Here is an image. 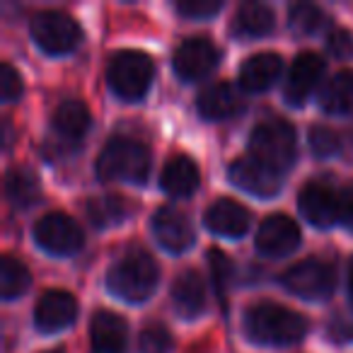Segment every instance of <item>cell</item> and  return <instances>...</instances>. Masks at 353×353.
<instances>
[{
    "label": "cell",
    "mask_w": 353,
    "mask_h": 353,
    "mask_svg": "<svg viewBox=\"0 0 353 353\" xmlns=\"http://www.w3.org/2000/svg\"><path fill=\"white\" fill-rule=\"evenodd\" d=\"M107 285L126 303H141L155 290L157 266L145 252H131L109 269Z\"/></svg>",
    "instance_id": "3"
},
{
    "label": "cell",
    "mask_w": 353,
    "mask_h": 353,
    "mask_svg": "<svg viewBox=\"0 0 353 353\" xmlns=\"http://www.w3.org/2000/svg\"><path fill=\"white\" fill-rule=\"evenodd\" d=\"M288 22L300 34H312L324 25V12L312 3H295L288 10Z\"/></svg>",
    "instance_id": "28"
},
{
    "label": "cell",
    "mask_w": 353,
    "mask_h": 353,
    "mask_svg": "<svg viewBox=\"0 0 353 353\" xmlns=\"http://www.w3.org/2000/svg\"><path fill=\"white\" fill-rule=\"evenodd\" d=\"M92 353H123L126 348V322L109 310H99L90 322Z\"/></svg>",
    "instance_id": "17"
},
{
    "label": "cell",
    "mask_w": 353,
    "mask_h": 353,
    "mask_svg": "<svg viewBox=\"0 0 353 353\" xmlns=\"http://www.w3.org/2000/svg\"><path fill=\"white\" fill-rule=\"evenodd\" d=\"M319 104L324 112L334 117H348L353 114V70H341L336 73L319 94Z\"/></svg>",
    "instance_id": "23"
},
{
    "label": "cell",
    "mask_w": 353,
    "mask_h": 353,
    "mask_svg": "<svg viewBox=\"0 0 353 353\" xmlns=\"http://www.w3.org/2000/svg\"><path fill=\"white\" fill-rule=\"evenodd\" d=\"M0 94L3 99H17L22 94V78L10 63H3L0 65Z\"/></svg>",
    "instance_id": "34"
},
{
    "label": "cell",
    "mask_w": 353,
    "mask_h": 353,
    "mask_svg": "<svg viewBox=\"0 0 353 353\" xmlns=\"http://www.w3.org/2000/svg\"><path fill=\"white\" fill-rule=\"evenodd\" d=\"M172 303L182 317H199L206 307V285L196 271L187 269L176 276L172 283Z\"/></svg>",
    "instance_id": "18"
},
{
    "label": "cell",
    "mask_w": 353,
    "mask_h": 353,
    "mask_svg": "<svg viewBox=\"0 0 353 353\" xmlns=\"http://www.w3.org/2000/svg\"><path fill=\"white\" fill-rule=\"evenodd\" d=\"M208 264H211V276H213V283H216L218 293H225L228 283L232 279V264L221 250L211 247L208 250Z\"/></svg>",
    "instance_id": "31"
},
{
    "label": "cell",
    "mask_w": 353,
    "mask_h": 353,
    "mask_svg": "<svg viewBox=\"0 0 353 353\" xmlns=\"http://www.w3.org/2000/svg\"><path fill=\"white\" fill-rule=\"evenodd\" d=\"M245 329L250 339L259 343H295L307 334V322L303 314L274 303H256L247 307L245 312Z\"/></svg>",
    "instance_id": "1"
},
{
    "label": "cell",
    "mask_w": 353,
    "mask_h": 353,
    "mask_svg": "<svg viewBox=\"0 0 353 353\" xmlns=\"http://www.w3.org/2000/svg\"><path fill=\"white\" fill-rule=\"evenodd\" d=\"M250 150L274 170H285L295 160V128L283 119L261 121L250 136Z\"/></svg>",
    "instance_id": "4"
},
{
    "label": "cell",
    "mask_w": 353,
    "mask_h": 353,
    "mask_svg": "<svg viewBox=\"0 0 353 353\" xmlns=\"http://www.w3.org/2000/svg\"><path fill=\"white\" fill-rule=\"evenodd\" d=\"M104 182L123 179V182H145L150 174V152L143 143L126 136H114L102 148L94 165Z\"/></svg>",
    "instance_id": "2"
},
{
    "label": "cell",
    "mask_w": 353,
    "mask_h": 353,
    "mask_svg": "<svg viewBox=\"0 0 353 353\" xmlns=\"http://www.w3.org/2000/svg\"><path fill=\"white\" fill-rule=\"evenodd\" d=\"M32 39L46 54H68L78 46L80 27L70 15L59 10H44L32 17Z\"/></svg>",
    "instance_id": "6"
},
{
    "label": "cell",
    "mask_w": 353,
    "mask_h": 353,
    "mask_svg": "<svg viewBox=\"0 0 353 353\" xmlns=\"http://www.w3.org/2000/svg\"><path fill=\"white\" fill-rule=\"evenodd\" d=\"M199 112L203 119H228L240 109V94L235 92V88L228 83H213L206 90H201L196 102Z\"/></svg>",
    "instance_id": "21"
},
{
    "label": "cell",
    "mask_w": 353,
    "mask_h": 353,
    "mask_svg": "<svg viewBox=\"0 0 353 353\" xmlns=\"http://www.w3.org/2000/svg\"><path fill=\"white\" fill-rule=\"evenodd\" d=\"M310 148L317 157H332L339 152L341 143H339V136L327 126H312L310 128Z\"/></svg>",
    "instance_id": "30"
},
{
    "label": "cell",
    "mask_w": 353,
    "mask_h": 353,
    "mask_svg": "<svg viewBox=\"0 0 353 353\" xmlns=\"http://www.w3.org/2000/svg\"><path fill=\"white\" fill-rule=\"evenodd\" d=\"M78 314V303L68 290H46L34 307V322L41 332L51 334L73 324Z\"/></svg>",
    "instance_id": "13"
},
{
    "label": "cell",
    "mask_w": 353,
    "mask_h": 353,
    "mask_svg": "<svg viewBox=\"0 0 353 353\" xmlns=\"http://www.w3.org/2000/svg\"><path fill=\"white\" fill-rule=\"evenodd\" d=\"M230 179L240 189L261 199L276 196L281 189V172L269 167L266 162L256 160L254 155L237 157L230 165Z\"/></svg>",
    "instance_id": "10"
},
{
    "label": "cell",
    "mask_w": 353,
    "mask_h": 353,
    "mask_svg": "<svg viewBox=\"0 0 353 353\" xmlns=\"http://www.w3.org/2000/svg\"><path fill=\"white\" fill-rule=\"evenodd\" d=\"M339 221L353 232V184H346L339 194Z\"/></svg>",
    "instance_id": "35"
},
{
    "label": "cell",
    "mask_w": 353,
    "mask_h": 353,
    "mask_svg": "<svg viewBox=\"0 0 353 353\" xmlns=\"http://www.w3.org/2000/svg\"><path fill=\"white\" fill-rule=\"evenodd\" d=\"M6 194L15 206H30L39 199V182L25 167H15L6 176Z\"/></svg>",
    "instance_id": "25"
},
{
    "label": "cell",
    "mask_w": 353,
    "mask_h": 353,
    "mask_svg": "<svg viewBox=\"0 0 353 353\" xmlns=\"http://www.w3.org/2000/svg\"><path fill=\"white\" fill-rule=\"evenodd\" d=\"M300 213L312 225L329 228L339 221V194L324 182H307L298 194Z\"/></svg>",
    "instance_id": "11"
},
{
    "label": "cell",
    "mask_w": 353,
    "mask_h": 353,
    "mask_svg": "<svg viewBox=\"0 0 353 353\" xmlns=\"http://www.w3.org/2000/svg\"><path fill=\"white\" fill-rule=\"evenodd\" d=\"M30 288V271L15 256L6 254L0 259V293L3 298H20Z\"/></svg>",
    "instance_id": "26"
},
{
    "label": "cell",
    "mask_w": 353,
    "mask_h": 353,
    "mask_svg": "<svg viewBox=\"0 0 353 353\" xmlns=\"http://www.w3.org/2000/svg\"><path fill=\"white\" fill-rule=\"evenodd\" d=\"M160 184L172 196H189L199 187V167L187 155H172L162 167Z\"/></svg>",
    "instance_id": "20"
},
{
    "label": "cell",
    "mask_w": 353,
    "mask_h": 353,
    "mask_svg": "<svg viewBox=\"0 0 353 353\" xmlns=\"http://www.w3.org/2000/svg\"><path fill=\"white\" fill-rule=\"evenodd\" d=\"M281 68V56L271 54V51H261V54H254L242 63L240 68V83L245 90H252V92H261V90L271 88L279 78Z\"/></svg>",
    "instance_id": "19"
},
{
    "label": "cell",
    "mask_w": 353,
    "mask_h": 353,
    "mask_svg": "<svg viewBox=\"0 0 353 353\" xmlns=\"http://www.w3.org/2000/svg\"><path fill=\"white\" fill-rule=\"evenodd\" d=\"M206 228L223 237H242L250 228V213L232 199H218L206 208Z\"/></svg>",
    "instance_id": "16"
},
{
    "label": "cell",
    "mask_w": 353,
    "mask_h": 353,
    "mask_svg": "<svg viewBox=\"0 0 353 353\" xmlns=\"http://www.w3.org/2000/svg\"><path fill=\"white\" fill-rule=\"evenodd\" d=\"M152 232H155L157 242H160L165 250L174 252V254H179V252L189 250V247L194 245L192 225H189L187 218L179 211H174V208L162 206L160 211L152 216Z\"/></svg>",
    "instance_id": "15"
},
{
    "label": "cell",
    "mask_w": 353,
    "mask_h": 353,
    "mask_svg": "<svg viewBox=\"0 0 353 353\" xmlns=\"http://www.w3.org/2000/svg\"><path fill=\"white\" fill-rule=\"evenodd\" d=\"M34 240L51 254H73L83 247V230L65 213H46L37 221Z\"/></svg>",
    "instance_id": "8"
},
{
    "label": "cell",
    "mask_w": 353,
    "mask_h": 353,
    "mask_svg": "<svg viewBox=\"0 0 353 353\" xmlns=\"http://www.w3.org/2000/svg\"><path fill=\"white\" fill-rule=\"evenodd\" d=\"M221 10V0H179L176 12L184 17H211Z\"/></svg>",
    "instance_id": "32"
},
{
    "label": "cell",
    "mask_w": 353,
    "mask_h": 353,
    "mask_svg": "<svg viewBox=\"0 0 353 353\" xmlns=\"http://www.w3.org/2000/svg\"><path fill=\"white\" fill-rule=\"evenodd\" d=\"M152 80V61L143 51H117L107 65V83L119 97L141 99Z\"/></svg>",
    "instance_id": "5"
},
{
    "label": "cell",
    "mask_w": 353,
    "mask_h": 353,
    "mask_svg": "<svg viewBox=\"0 0 353 353\" xmlns=\"http://www.w3.org/2000/svg\"><path fill=\"white\" fill-rule=\"evenodd\" d=\"M218 65V49L206 37H189L174 49L172 68L182 80H199Z\"/></svg>",
    "instance_id": "9"
},
{
    "label": "cell",
    "mask_w": 353,
    "mask_h": 353,
    "mask_svg": "<svg viewBox=\"0 0 353 353\" xmlns=\"http://www.w3.org/2000/svg\"><path fill=\"white\" fill-rule=\"evenodd\" d=\"M46 353H63V351H61V348H54V351H46Z\"/></svg>",
    "instance_id": "37"
},
{
    "label": "cell",
    "mask_w": 353,
    "mask_h": 353,
    "mask_svg": "<svg viewBox=\"0 0 353 353\" xmlns=\"http://www.w3.org/2000/svg\"><path fill=\"white\" fill-rule=\"evenodd\" d=\"M324 68H327V63L319 54H312V51L298 54V59L290 65L288 83H285V99L290 104H303L307 94L317 88L319 78L324 75Z\"/></svg>",
    "instance_id": "14"
},
{
    "label": "cell",
    "mask_w": 353,
    "mask_h": 353,
    "mask_svg": "<svg viewBox=\"0 0 353 353\" xmlns=\"http://www.w3.org/2000/svg\"><path fill=\"white\" fill-rule=\"evenodd\" d=\"M327 49L334 59L343 61L353 56V34L348 30H332L327 37Z\"/></svg>",
    "instance_id": "33"
},
{
    "label": "cell",
    "mask_w": 353,
    "mask_h": 353,
    "mask_svg": "<svg viewBox=\"0 0 353 353\" xmlns=\"http://www.w3.org/2000/svg\"><path fill=\"white\" fill-rule=\"evenodd\" d=\"M90 126V112L80 99H65L54 112V128L61 141L75 143L85 136Z\"/></svg>",
    "instance_id": "22"
},
{
    "label": "cell",
    "mask_w": 353,
    "mask_h": 353,
    "mask_svg": "<svg viewBox=\"0 0 353 353\" xmlns=\"http://www.w3.org/2000/svg\"><path fill=\"white\" fill-rule=\"evenodd\" d=\"M138 348L141 353H170L172 336L165 327L160 324H148L138 336Z\"/></svg>",
    "instance_id": "29"
},
{
    "label": "cell",
    "mask_w": 353,
    "mask_h": 353,
    "mask_svg": "<svg viewBox=\"0 0 353 353\" xmlns=\"http://www.w3.org/2000/svg\"><path fill=\"white\" fill-rule=\"evenodd\" d=\"M300 245V230L295 221H290L283 213L264 218V223L256 230V250L269 256L290 254Z\"/></svg>",
    "instance_id": "12"
},
{
    "label": "cell",
    "mask_w": 353,
    "mask_h": 353,
    "mask_svg": "<svg viewBox=\"0 0 353 353\" xmlns=\"http://www.w3.org/2000/svg\"><path fill=\"white\" fill-rule=\"evenodd\" d=\"M348 295H351V305H353V259L348 264Z\"/></svg>",
    "instance_id": "36"
},
{
    "label": "cell",
    "mask_w": 353,
    "mask_h": 353,
    "mask_svg": "<svg viewBox=\"0 0 353 353\" xmlns=\"http://www.w3.org/2000/svg\"><path fill=\"white\" fill-rule=\"evenodd\" d=\"M128 206L121 196H102L92 199L88 203V216L94 225H109V223H117L126 216Z\"/></svg>",
    "instance_id": "27"
},
{
    "label": "cell",
    "mask_w": 353,
    "mask_h": 353,
    "mask_svg": "<svg viewBox=\"0 0 353 353\" xmlns=\"http://www.w3.org/2000/svg\"><path fill=\"white\" fill-rule=\"evenodd\" d=\"M274 30V10L264 3H242L235 15V32L245 37H264Z\"/></svg>",
    "instance_id": "24"
},
{
    "label": "cell",
    "mask_w": 353,
    "mask_h": 353,
    "mask_svg": "<svg viewBox=\"0 0 353 353\" xmlns=\"http://www.w3.org/2000/svg\"><path fill=\"white\" fill-rule=\"evenodd\" d=\"M283 285L305 300H324L334 290V271L319 259H303L283 271Z\"/></svg>",
    "instance_id": "7"
}]
</instances>
